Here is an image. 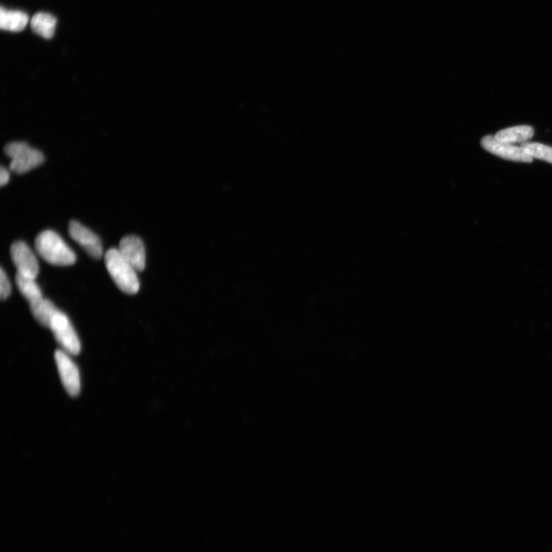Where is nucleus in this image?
I'll return each instance as SVG.
<instances>
[{"label":"nucleus","instance_id":"7","mask_svg":"<svg viewBox=\"0 0 552 552\" xmlns=\"http://www.w3.org/2000/svg\"><path fill=\"white\" fill-rule=\"evenodd\" d=\"M69 232L71 239L77 242L93 259H101L104 254L102 241L91 229L73 220L70 222Z\"/></svg>","mask_w":552,"mask_h":552},{"label":"nucleus","instance_id":"15","mask_svg":"<svg viewBox=\"0 0 552 552\" xmlns=\"http://www.w3.org/2000/svg\"><path fill=\"white\" fill-rule=\"evenodd\" d=\"M521 147L532 159L552 163V148L540 143L526 142Z\"/></svg>","mask_w":552,"mask_h":552},{"label":"nucleus","instance_id":"6","mask_svg":"<svg viewBox=\"0 0 552 552\" xmlns=\"http://www.w3.org/2000/svg\"><path fill=\"white\" fill-rule=\"evenodd\" d=\"M10 255L19 274L37 278L39 271L37 258L26 242H13L10 248Z\"/></svg>","mask_w":552,"mask_h":552},{"label":"nucleus","instance_id":"12","mask_svg":"<svg viewBox=\"0 0 552 552\" xmlns=\"http://www.w3.org/2000/svg\"><path fill=\"white\" fill-rule=\"evenodd\" d=\"M535 134L533 127L528 125L516 126L504 129L495 135L498 141L510 143H526L532 139Z\"/></svg>","mask_w":552,"mask_h":552},{"label":"nucleus","instance_id":"2","mask_svg":"<svg viewBox=\"0 0 552 552\" xmlns=\"http://www.w3.org/2000/svg\"><path fill=\"white\" fill-rule=\"evenodd\" d=\"M105 267L114 283L127 295H134L140 289L137 271L119 252L110 249L105 254Z\"/></svg>","mask_w":552,"mask_h":552},{"label":"nucleus","instance_id":"5","mask_svg":"<svg viewBox=\"0 0 552 552\" xmlns=\"http://www.w3.org/2000/svg\"><path fill=\"white\" fill-rule=\"evenodd\" d=\"M70 355L62 349L58 350L55 351V360L64 389L69 395L75 397L81 390L80 373Z\"/></svg>","mask_w":552,"mask_h":552},{"label":"nucleus","instance_id":"10","mask_svg":"<svg viewBox=\"0 0 552 552\" xmlns=\"http://www.w3.org/2000/svg\"><path fill=\"white\" fill-rule=\"evenodd\" d=\"M28 21V17L24 12L7 10L1 7L0 10V27L2 30L10 32H21L24 30Z\"/></svg>","mask_w":552,"mask_h":552},{"label":"nucleus","instance_id":"1","mask_svg":"<svg viewBox=\"0 0 552 552\" xmlns=\"http://www.w3.org/2000/svg\"><path fill=\"white\" fill-rule=\"evenodd\" d=\"M35 248L43 260L55 266L69 267L76 261L73 250L53 231L41 232L35 238Z\"/></svg>","mask_w":552,"mask_h":552},{"label":"nucleus","instance_id":"9","mask_svg":"<svg viewBox=\"0 0 552 552\" xmlns=\"http://www.w3.org/2000/svg\"><path fill=\"white\" fill-rule=\"evenodd\" d=\"M119 252L137 271L145 268L146 253L143 241L136 235H127L121 239Z\"/></svg>","mask_w":552,"mask_h":552},{"label":"nucleus","instance_id":"13","mask_svg":"<svg viewBox=\"0 0 552 552\" xmlns=\"http://www.w3.org/2000/svg\"><path fill=\"white\" fill-rule=\"evenodd\" d=\"M57 19L51 14L39 12L32 18L33 30L42 38L50 39L54 37Z\"/></svg>","mask_w":552,"mask_h":552},{"label":"nucleus","instance_id":"16","mask_svg":"<svg viewBox=\"0 0 552 552\" xmlns=\"http://www.w3.org/2000/svg\"><path fill=\"white\" fill-rule=\"evenodd\" d=\"M12 287L8 276L6 275L4 269H0V297L2 300L8 299L11 295Z\"/></svg>","mask_w":552,"mask_h":552},{"label":"nucleus","instance_id":"14","mask_svg":"<svg viewBox=\"0 0 552 552\" xmlns=\"http://www.w3.org/2000/svg\"><path fill=\"white\" fill-rule=\"evenodd\" d=\"M16 284L21 295L28 303H32L42 298V291L38 284L35 283V278L21 275L17 272Z\"/></svg>","mask_w":552,"mask_h":552},{"label":"nucleus","instance_id":"17","mask_svg":"<svg viewBox=\"0 0 552 552\" xmlns=\"http://www.w3.org/2000/svg\"><path fill=\"white\" fill-rule=\"evenodd\" d=\"M10 178V175L9 171L2 166L1 170H0V185L3 186L4 185L8 184Z\"/></svg>","mask_w":552,"mask_h":552},{"label":"nucleus","instance_id":"3","mask_svg":"<svg viewBox=\"0 0 552 552\" xmlns=\"http://www.w3.org/2000/svg\"><path fill=\"white\" fill-rule=\"evenodd\" d=\"M4 152L11 159L10 169L17 175H24L40 166L45 156L24 141L12 142L6 145Z\"/></svg>","mask_w":552,"mask_h":552},{"label":"nucleus","instance_id":"4","mask_svg":"<svg viewBox=\"0 0 552 552\" xmlns=\"http://www.w3.org/2000/svg\"><path fill=\"white\" fill-rule=\"evenodd\" d=\"M55 339L63 350L71 355H77L81 351V343L67 315L60 311L56 312L49 327Z\"/></svg>","mask_w":552,"mask_h":552},{"label":"nucleus","instance_id":"11","mask_svg":"<svg viewBox=\"0 0 552 552\" xmlns=\"http://www.w3.org/2000/svg\"><path fill=\"white\" fill-rule=\"evenodd\" d=\"M30 311L35 320L41 326L49 328L55 314L58 312L51 301L42 297L30 303Z\"/></svg>","mask_w":552,"mask_h":552},{"label":"nucleus","instance_id":"8","mask_svg":"<svg viewBox=\"0 0 552 552\" xmlns=\"http://www.w3.org/2000/svg\"><path fill=\"white\" fill-rule=\"evenodd\" d=\"M481 145L486 152L508 161L531 163L533 159L522 147L515 146L498 141L495 136L487 135L481 140Z\"/></svg>","mask_w":552,"mask_h":552}]
</instances>
